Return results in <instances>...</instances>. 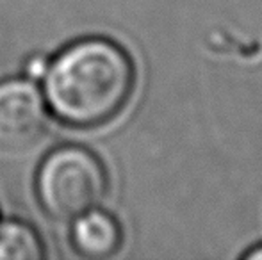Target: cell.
<instances>
[{
  "mask_svg": "<svg viewBox=\"0 0 262 260\" xmlns=\"http://www.w3.org/2000/svg\"><path fill=\"white\" fill-rule=\"evenodd\" d=\"M136 69L118 43L88 38L62 50L43 77L50 112L73 129H95L116 118L130 100Z\"/></svg>",
  "mask_w": 262,
  "mask_h": 260,
  "instance_id": "1",
  "label": "cell"
},
{
  "mask_svg": "<svg viewBox=\"0 0 262 260\" xmlns=\"http://www.w3.org/2000/svg\"><path fill=\"white\" fill-rule=\"evenodd\" d=\"M36 191L50 218L73 221L102 203L107 193L105 168L90 150L64 146L43 160Z\"/></svg>",
  "mask_w": 262,
  "mask_h": 260,
  "instance_id": "2",
  "label": "cell"
},
{
  "mask_svg": "<svg viewBox=\"0 0 262 260\" xmlns=\"http://www.w3.org/2000/svg\"><path fill=\"white\" fill-rule=\"evenodd\" d=\"M49 105L34 82L11 79L0 82V148L25 150L43 137Z\"/></svg>",
  "mask_w": 262,
  "mask_h": 260,
  "instance_id": "3",
  "label": "cell"
},
{
  "mask_svg": "<svg viewBox=\"0 0 262 260\" xmlns=\"http://www.w3.org/2000/svg\"><path fill=\"white\" fill-rule=\"evenodd\" d=\"M121 226L104 210H93L73 219L72 244L86 258H107L121 246Z\"/></svg>",
  "mask_w": 262,
  "mask_h": 260,
  "instance_id": "4",
  "label": "cell"
},
{
  "mask_svg": "<svg viewBox=\"0 0 262 260\" xmlns=\"http://www.w3.org/2000/svg\"><path fill=\"white\" fill-rule=\"evenodd\" d=\"M45 248L34 228L20 221L0 223V260H41Z\"/></svg>",
  "mask_w": 262,
  "mask_h": 260,
  "instance_id": "5",
  "label": "cell"
},
{
  "mask_svg": "<svg viewBox=\"0 0 262 260\" xmlns=\"http://www.w3.org/2000/svg\"><path fill=\"white\" fill-rule=\"evenodd\" d=\"M47 68H49V61L41 56H34L25 64V73H27L31 79H43L47 73Z\"/></svg>",
  "mask_w": 262,
  "mask_h": 260,
  "instance_id": "6",
  "label": "cell"
},
{
  "mask_svg": "<svg viewBox=\"0 0 262 260\" xmlns=\"http://www.w3.org/2000/svg\"><path fill=\"white\" fill-rule=\"evenodd\" d=\"M246 258H252V260H262V248H257V250L250 251V253L246 255Z\"/></svg>",
  "mask_w": 262,
  "mask_h": 260,
  "instance_id": "7",
  "label": "cell"
}]
</instances>
